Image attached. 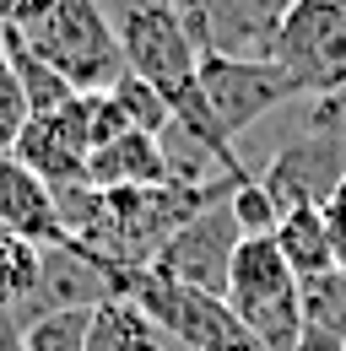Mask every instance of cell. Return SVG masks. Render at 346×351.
<instances>
[{"label": "cell", "instance_id": "6da1fadb", "mask_svg": "<svg viewBox=\"0 0 346 351\" xmlns=\"http://www.w3.org/2000/svg\"><path fill=\"white\" fill-rule=\"evenodd\" d=\"M22 44L38 54L43 65L82 97L97 92H114V82L125 76V44H119V27L108 16L103 0H60L43 22L33 27H16Z\"/></svg>", "mask_w": 346, "mask_h": 351}, {"label": "cell", "instance_id": "7a4b0ae2", "mask_svg": "<svg viewBox=\"0 0 346 351\" xmlns=\"http://www.w3.org/2000/svg\"><path fill=\"white\" fill-rule=\"evenodd\" d=\"M227 308L249 324L265 351H298L303 341V281L292 276L276 238H244L227 276Z\"/></svg>", "mask_w": 346, "mask_h": 351}, {"label": "cell", "instance_id": "3957f363", "mask_svg": "<svg viewBox=\"0 0 346 351\" xmlns=\"http://www.w3.org/2000/svg\"><path fill=\"white\" fill-rule=\"evenodd\" d=\"M114 27H119V44H125L130 76L157 87L163 103L178 114L200 87V44H195L184 11L173 0H135L114 16Z\"/></svg>", "mask_w": 346, "mask_h": 351}, {"label": "cell", "instance_id": "277c9868", "mask_svg": "<svg viewBox=\"0 0 346 351\" xmlns=\"http://www.w3.org/2000/svg\"><path fill=\"white\" fill-rule=\"evenodd\" d=\"M114 298L141 303L184 351H265L255 335H249V324L227 308V298L189 292V287H178L168 276H157L152 265L114 276Z\"/></svg>", "mask_w": 346, "mask_h": 351}, {"label": "cell", "instance_id": "5b68a950", "mask_svg": "<svg viewBox=\"0 0 346 351\" xmlns=\"http://www.w3.org/2000/svg\"><path fill=\"white\" fill-rule=\"evenodd\" d=\"M270 60L298 82L303 97L346 87V0H298L276 27Z\"/></svg>", "mask_w": 346, "mask_h": 351}, {"label": "cell", "instance_id": "8992f818", "mask_svg": "<svg viewBox=\"0 0 346 351\" xmlns=\"http://www.w3.org/2000/svg\"><path fill=\"white\" fill-rule=\"evenodd\" d=\"M200 97L206 114L227 141L260 125L265 114L287 108L292 97H303L298 82L276 65V60H227V54H200Z\"/></svg>", "mask_w": 346, "mask_h": 351}, {"label": "cell", "instance_id": "52a82bcc", "mask_svg": "<svg viewBox=\"0 0 346 351\" xmlns=\"http://www.w3.org/2000/svg\"><path fill=\"white\" fill-rule=\"evenodd\" d=\"M238 243H244V227H238V217H233L227 200H216L200 217H189L168 243L157 249L152 270L168 276V281H178V287H189V292L227 298V276H233Z\"/></svg>", "mask_w": 346, "mask_h": 351}, {"label": "cell", "instance_id": "ba28073f", "mask_svg": "<svg viewBox=\"0 0 346 351\" xmlns=\"http://www.w3.org/2000/svg\"><path fill=\"white\" fill-rule=\"evenodd\" d=\"M346 184V146L325 130L292 135L260 173V189L276 200V211H298V206H336Z\"/></svg>", "mask_w": 346, "mask_h": 351}, {"label": "cell", "instance_id": "9c48e42d", "mask_svg": "<svg viewBox=\"0 0 346 351\" xmlns=\"http://www.w3.org/2000/svg\"><path fill=\"white\" fill-rule=\"evenodd\" d=\"M11 157H16L22 168H33L49 189H60V184H82V178H86V157H92L86 97H71L65 108L33 114V119L22 125V135H16Z\"/></svg>", "mask_w": 346, "mask_h": 351}, {"label": "cell", "instance_id": "30bf717a", "mask_svg": "<svg viewBox=\"0 0 346 351\" xmlns=\"http://www.w3.org/2000/svg\"><path fill=\"white\" fill-rule=\"evenodd\" d=\"M298 0H211L189 33L200 54H227V60H270L276 27Z\"/></svg>", "mask_w": 346, "mask_h": 351}, {"label": "cell", "instance_id": "8fae6325", "mask_svg": "<svg viewBox=\"0 0 346 351\" xmlns=\"http://www.w3.org/2000/svg\"><path fill=\"white\" fill-rule=\"evenodd\" d=\"M0 232H16L38 249H71V232L60 221L54 189L33 168H22L11 152H0Z\"/></svg>", "mask_w": 346, "mask_h": 351}, {"label": "cell", "instance_id": "7c38bea8", "mask_svg": "<svg viewBox=\"0 0 346 351\" xmlns=\"http://www.w3.org/2000/svg\"><path fill=\"white\" fill-rule=\"evenodd\" d=\"M108 298H114V281L86 260L76 243H71V249H43V276H38V287H33V298L16 308V319L33 324L43 313H60V308H97V303H108Z\"/></svg>", "mask_w": 346, "mask_h": 351}, {"label": "cell", "instance_id": "4fadbf2b", "mask_svg": "<svg viewBox=\"0 0 346 351\" xmlns=\"http://www.w3.org/2000/svg\"><path fill=\"white\" fill-rule=\"evenodd\" d=\"M168 178H184V173L173 168L163 135H146V130L114 135L108 146H97L86 157V184L92 189H157Z\"/></svg>", "mask_w": 346, "mask_h": 351}, {"label": "cell", "instance_id": "5bb4252c", "mask_svg": "<svg viewBox=\"0 0 346 351\" xmlns=\"http://www.w3.org/2000/svg\"><path fill=\"white\" fill-rule=\"evenodd\" d=\"M86 351H184L168 330L130 298H108L92 308V341Z\"/></svg>", "mask_w": 346, "mask_h": 351}, {"label": "cell", "instance_id": "9a60e30c", "mask_svg": "<svg viewBox=\"0 0 346 351\" xmlns=\"http://www.w3.org/2000/svg\"><path fill=\"white\" fill-rule=\"evenodd\" d=\"M276 249L287 254L298 281H314L325 270H336V238H330V211L325 206H298V211H281L276 221Z\"/></svg>", "mask_w": 346, "mask_h": 351}, {"label": "cell", "instance_id": "2e32d148", "mask_svg": "<svg viewBox=\"0 0 346 351\" xmlns=\"http://www.w3.org/2000/svg\"><path fill=\"white\" fill-rule=\"evenodd\" d=\"M5 60H11V71H16V82H22V92H27V108L33 114H49V108H65L71 97H82V92H71L49 65H43L33 49L22 44V33L16 27H5Z\"/></svg>", "mask_w": 346, "mask_h": 351}, {"label": "cell", "instance_id": "e0dca14e", "mask_svg": "<svg viewBox=\"0 0 346 351\" xmlns=\"http://www.w3.org/2000/svg\"><path fill=\"white\" fill-rule=\"evenodd\" d=\"M43 276V249L16 238V232H0V308H22L33 298Z\"/></svg>", "mask_w": 346, "mask_h": 351}, {"label": "cell", "instance_id": "ac0fdd59", "mask_svg": "<svg viewBox=\"0 0 346 351\" xmlns=\"http://www.w3.org/2000/svg\"><path fill=\"white\" fill-rule=\"evenodd\" d=\"M114 103H119V114L130 119V130H146V135H163V130H173V108L163 103V92L157 87H146L141 76H119L114 82V92H108Z\"/></svg>", "mask_w": 346, "mask_h": 351}, {"label": "cell", "instance_id": "d6986e66", "mask_svg": "<svg viewBox=\"0 0 346 351\" xmlns=\"http://www.w3.org/2000/svg\"><path fill=\"white\" fill-rule=\"evenodd\" d=\"M92 341V308H60L27 324V351H86Z\"/></svg>", "mask_w": 346, "mask_h": 351}, {"label": "cell", "instance_id": "ffe728a7", "mask_svg": "<svg viewBox=\"0 0 346 351\" xmlns=\"http://www.w3.org/2000/svg\"><path fill=\"white\" fill-rule=\"evenodd\" d=\"M227 206H233V217H238V227H244V238H270V232H276V221H281L276 200L260 189V178H255V173L244 178V184H233Z\"/></svg>", "mask_w": 346, "mask_h": 351}, {"label": "cell", "instance_id": "44dd1931", "mask_svg": "<svg viewBox=\"0 0 346 351\" xmlns=\"http://www.w3.org/2000/svg\"><path fill=\"white\" fill-rule=\"evenodd\" d=\"M27 119H33L27 92H22V82H16V71H11V60H5V49H0V152H11V146H16V135H22Z\"/></svg>", "mask_w": 346, "mask_h": 351}, {"label": "cell", "instance_id": "7402d4cb", "mask_svg": "<svg viewBox=\"0 0 346 351\" xmlns=\"http://www.w3.org/2000/svg\"><path fill=\"white\" fill-rule=\"evenodd\" d=\"M308 130H325V135H336V141L346 146V87L314 97V108H308Z\"/></svg>", "mask_w": 346, "mask_h": 351}, {"label": "cell", "instance_id": "603a6c76", "mask_svg": "<svg viewBox=\"0 0 346 351\" xmlns=\"http://www.w3.org/2000/svg\"><path fill=\"white\" fill-rule=\"evenodd\" d=\"M60 0H0V27H33Z\"/></svg>", "mask_w": 346, "mask_h": 351}, {"label": "cell", "instance_id": "cb8c5ba5", "mask_svg": "<svg viewBox=\"0 0 346 351\" xmlns=\"http://www.w3.org/2000/svg\"><path fill=\"white\" fill-rule=\"evenodd\" d=\"M0 351H27V324L16 319V308H0Z\"/></svg>", "mask_w": 346, "mask_h": 351}, {"label": "cell", "instance_id": "d4e9b609", "mask_svg": "<svg viewBox=\"0 0 346 351\" xmlns=\"http://www.w3.org/2000/svg\"><path fill=\"white\" fill-rule=\"evenodd\" d=\"M330 211V238H336V270H346V200L325 206Z\"/></svg>", "mask_w": 346, "mask_h": 351}, {"label": "cell", "instance_id": "484cf974", "mask_svg": "<svg viewBox=\"0 0 346 351\" xmlns=\"http://www.w3.org/2000/svg\"><path fill=\"white\" fill-rule=\"evenodd\" d=\"M173 5H178V11H184V22H195V16H200V11H206V5H211V0H173Z\"/></svg>", "mask_w": 346, "mask_h": 351}, {"label": "cell", "instance_id": "4316f807", "mask_svg": "<svg viewBox=\"0 0 346 351\" xmlns=\"http://www.w3.org/2000/svg\"><path fill=\"white\" fill-rule=\"evenodd\" d=\"M0 49H5V27H0Z\"/></svg>", "mask_w": 346, "mask_h": 351}, {"label": "cell", "instance_id": "83f0119b", "mask_svg": "<svg viewBox=\"0 0 346 351\" xmlns=\"http://www.w3.org/2000/svg\"><path fill=\"white\" fill-rule=\"evenodd\" d=\"M336 200H346V184H341V195H336Z\"/></svg>", "mask_w": 346, "mask_h": 351}]
</instances>
